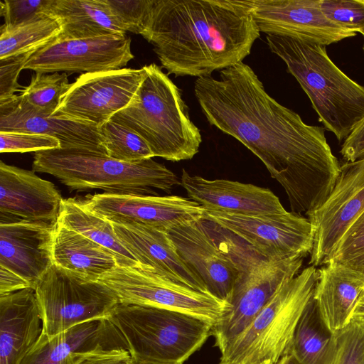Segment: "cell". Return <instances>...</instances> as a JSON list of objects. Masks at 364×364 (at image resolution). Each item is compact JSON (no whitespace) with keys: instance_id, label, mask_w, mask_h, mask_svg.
Listing matches in <instances>:
<instances>
[{"instance_id":"obj_1","label":"cell","mask_w":364,"mask_h":364,"mask_svg":"<svg viewBox=\"0 0 364 364\" xmlns=\"http://www.w3.org/2000/svg\"><path fill=\"white\" fill-rule=\"evenodd\" d=\"M194 92L210 124L258 157L284 188L291 212L309 215L326 201L340 173L323 128L305 124L265 90L243 62L197 78Z\"/></svg>"},{"instance_id":"obj_2","label":"cell","mask_w":364,"mask_h":364,"mask_svg":"<svg viewBox=\"0 0 364 364\" xmlns=\"http://www.w3.org/2000/svg\"><path fill=\"white\" fill-rule=\"evenodd\" d=\"M175 77H205L243 62L260 31L250 0H154L141 35Z\"/></svg>"},{"instance_id":"obj_3","label":"cell","mask_w":364,"mask_h":364,"mask_svg":"<svg viewBox=\"0 0 364 364\" xmlns=\"http://www.w3.org/2000/svg\"><path fill=\"white\" fill-rule=\"evenodd\" d=\"M266 40L306 93L320 121L338 141L346 139L364 119V87L338 68L320 43L290 35H267Z\"/></svg>"},{"instance_id":"obj_4","label":"cell","mask_w":364,"mask_h":364,"mask_svg":"<svg viewBox=\"0 0 364 364\" xmlns=\"http://www.w3.org/2000/svg\"><path fill=\"white\" fill-rule=\"evenodd\" d=\"M144 68L133 99L111 119L138 134L154 156L171 161L191 159L199 151L202 136L189 117L181 90L155 63Z\"/></svg>"},{"instance_id":"obj_5","label":"cell","mask_w":364,"mask_h":364,"mask_svg":"<svg viewBox=\"0 0 364 364\" xmlns=\"http://www.w3.org/2000/svg\"><path fill=\"white\" fill-rule=\"evenodd\" d=\"M32 170L55 176L70 190L100 189L107 193L158 196L170 193L181 180L152 158L125 162L85 149H53L35 152Z\"/></svg>"},{"instance_id":"obj_6","label":"cell","mask_w":364,"mask_h":364,"mask_svg":"<svg viewBox=\"0 0 364 364\" xmlns=\"http://www.w3.org/2000/svg\"><path fill=\"white\" fill-rule=\"evenodd\" d=\"M318 272L310 265L285 282L220 353L219 364H277L288 355L296 325L313 298Z\"/></svg>"},{"instance_id":"obj_7","label":"cell","mask_w":364,"mask_h":364,"mask_svg":"<svg viewBox=\"0 0 364 364\" xmlns=\"http://www.w3.org/2000/svg\"><path fill=\"white\" fill-rule=\"evenodd\" d=\"M110 319L134 358L183 363L212 335L213 324L184 312L119 303Z\"/></svg>"},{"instance_id":"obj_8","label":"cell","mask_w":364,"mask_h":364,"mask_svg":"<svg viewBox=\"0 0 364 364\" xmlns=\"http://www.w3.org/2000/svg\"><path fill=\"white\" fill-rule=\"evenodd\" d=\"M42 334L51 337L77 324L109 318L119 304L105 284L87 279L55 264L35 287Z\"/></svg>"},{"instance_id":"obj_9","label":"cell","mask_w":364,"mask_h":364,"mask_svg":"<svg viewBox=\"0 0 364 364\" xmlns=\"http://www.w3.org/2000/svg\"><path fill=\"white\" fill-rule=\"evenodd\" d=\"M303 258L266 259L253 249L243 255L242 272L228 308L212 328L220 352L244 331L280 287L299 273Z\"/></svg>"},{"instance_id":"obj_10","label":"cell","mask_w":364,"mask_h":364,"mask_svg":"<svg viewBox=\"0 0 364 364\" xmlns=\"http://www.w3.org/2000/svg\"><path fill=\"white\" fill-rule=\"evenodd\" d=\"M117 296L119 303L184 312L213 326L228 304L214 296L166 279L149 269L117 266L98 280Z\"/></svg>"},{"instance_id":"obj_11","label":"cell","mask_w":364,"mask_h":364,"mask_svg":"<svg viewBox=\"0 0 364 364\" xmlns=\"http://www.w3.org/2000/svg\"><path fill=\"white\" fill-rule=\"evenodd\" d=\"M203 219L232 233L266 259L305 257L313 249V225L292 212L236 214L204 209Z\"/></svg>"},{"instance_id":"obj_12","label":"cell","mask_w":364,"mask_h":364,"mask_svg":"<svg viewBox=\"0 0 364 364\" xmlns=\"http://www.w3.org/2000/svg\"><path fill=\"white\" fill-rule=\"evenodd\" d=\"M145 73L143 66L81 74L71 83L53 114L100 127L129 105Z\"/></svg>"},{"instance_id":"obj_13","label":"cell","mask_w":364,"mask_h":364,"mask_svg":"<svg viewBox=\"0 0 364 364\" xmlns=\"http://www.w3.org/2000/svg\"><path fill=\"white\" fill-rule=\"evenodd\" d=\"M364 212V158L340 168L336 184L326 201L308 215L314 229L309 264L328 263L345 232Z\"/></svg>"},{"instance_id":"obj_14","label":"cell","mask_w":364,"mask_h":364,"mask_svg":"<svg viewBox=\"0 0 364 364\" xmlns=\"http://www.w3.org/2000/svg\"><path fill=\"white\" fill-rule=\"evenodd\" d=\"M131 43L126 35L84 39L56 38L36 50L23 69L43 73H89L121 69L134 58Z\"/></svg>"},{"instance_id":"obj_15","label":"cell","mask_w":364,"mask_h":364,"mask_svg":"<svg viewBox=\"0 0 364 364\" xmlns=\"http://www.w3.org/2000/svg\"><path fill=\"white\" fill-rule=\"evenodd\" d=\"M91 212L113 223H136L168 230L203 218L204 209L178 196L98 193L80 200Z\"/></svg>"},{"instance_id":"obj_16","label":"cell","mask_w":364,"mask_h":364,"mask_svg":"<svg viewBox=\"0 0 364 364\" xmlns=\"http://www.w3.org/2000/svg\"><path fill=\"white\" fill-rule=\"evenodd\" d=\"M166 231L181 259L203 281L208 292L228 304L242 272L239 263L218 246L200 220Z\"/></svg>"},{"instance_id":"obj_17","label":"cell","mask_w":364,"mask_h":364,"mask_svg":"<svg viewBox=\"0 0 364 364\" xmlns=\"http://www.w3.org/2000/svg\"><path fill=\"white\" fill-rule=\"evenodd\" d=\"M59 191L35 171L0 162V224L56 225L63 202Z\"/></svg>"},{"instance_id":"obj_18","label":"cell","mask_w":364,"mask_h":364,"mask_svg":"<svg viewBox=\"0 0 364 364\" xmlns=\"http://www.w3.org/2000/svg\"><path fill=\"white\" fill-rule=\"evenodd\" d=\"M252 14L260 33L290 35L327 46L355 33L328 21L320 9V0H250Z\"/></svg>"},{"instance_id":"obj_19","label":"cell","mask_w":364,"mask_h":364,"mask_svg":"<svg viewBox=\"0 0 364 364\" xmlns=\"http://www.w3.org/2000/svg\"><path fill=\"white\" fill-rule=\"evenodd\" d=\"M114 350H129V346L110 318H103L51 337L41 333L21 364H77L89 355Z\"/></svg>"},{"instance_id":"obj_20","label":"cell","mask_w":364,"mask_h":364,"mask_svg":"<svg viewBox=\"0 0 364 364\" xmlns=\"http://www.w3.org/2000/svg\"><path fill=\"white\" fill-rule=\"evenodd\" d=\"M0 132L48 135L57 139L60 148H80L107 154L100 127L88 122L38 112L16 95L0 102Z\"/></svg>"},{"instance_id":"obj_21","label":"cell","mask_w":364,"mask_h":364,"mask_svg":"<svg viewBox=\"0 0 364 364\" xmlns=\"http://www.w3.org/2000/svg\"><path fill=\"white\" fill-rule=\"evenodd\" d=\"M112 224L120 242L142 269H149L166 279L210 294L203 281L181 259L166 230L136 223Z\"/></svg>"},{"instance_id":"obj_22","label":"cell","mask_w":364,"mask_h":364,"mask_svg":"<svg viewBox=\"0 0 364 364\" xmlns=\"http://www.w3.org/2000/svg\"><path fill=\"white\" fill-rule=\"evenodd\" d=\"M55 227L27 222L0 224V266L18 274L35 289L53 264Z\"/></svg>"},{"instance_id":"obj_23","label":"cell","mask_w":364,"mask_h":364,"mask_svg":"<svg viewBox=\"0 0 364 364\" xmlns=\"http://www.w3.org/2000/svg\"><path fill=\"white\" fill-rule=\"evenodd\" d=\"M181 185L203 209L236 214L279 213L286 210L269 189L226 179L209 180L182 170Z\"/></svg>"},{"instance_id":"obj_24","label":"cell","mask_w":364,"mask_h":364,"mask_svg":"<svg viewBox=\"0 0 364 364\" xmlns=\"http://www.w3.org/2000/svg\"><path fill=\"white\" fill-rule=\"evenodd\" d=\"M41 333L34 288L0 295V364H21Z\"/></svg>"},{"instance_id":"obj_25","label":"cell","mask_w":364,"mask_h":364,"mask_svg":"<svg viewBox=\"0 0 364 364\" xmlns=\"http://www.w3.org/2000/svg\"><path fill=\"white\" fill-rule=\"evenodd\" d=\"M318 272L314 298L324 322L336 333L349 323L364 296V274L333 262Z\"/></svg>"},{"instance_id":"obj_26","label":"cell","mask_w":364,"mask_h":364,"mask_svg":"<svg viewBox=\"0 0 364 364\" xmlns=\"http://www.w3.org/2000/svg\"><path fill=\"white\" fill-rule=\"evenodd\" d=\"M43 12L59 21V39L125 36L127 33L102 0H48Z\"/></svg>"},{"instance_id":"obj_27","label":"cell","mask_w":364,"mask_h":364,"mask_svg":"<svg viewBox=\"0 0 364 364\" xmlns=\"http://www.w3.org/2000/svg\"><path fill=\"white\" fill-rule=\"evenodd\" d=\"M53 264L90 280L97 281L118 266L107 248L58 222L53 242Z\"/></svg>"},{"instance_id":"obj_28","label":"cell","mask_w":364,"mask_h":364,"mask_svg":"<svg viewBox=\"0 0 364 364\" xmlns=\"http://www.w3.org/2000/svg\"><path fill=\"white\" fill-rule=\"evenodd\" d=\"M337 338L324 322L313 298L296 325L288 355L299 364H334Z\"/></svg>"},{"instance_id":"obj_29","label":"cell","mask_w":364,"mask_h":364,"mask_svg":"<svg viewBox=\"0 0 364 364\" xmlns=\"http://www.w3.org/2000/svg\"><path fill=\"white\" fill-rule=\"evenodd\" d=\"M58 222L109 250L119 267L142 268L120 242L112 223L89 210L80 200L64 199Z\"/></svg>"},{"instance_id":"obj_30","label":"cell","mask_w":364,"mask_h":364,"mask_svg":"<svg viewBox=\"0 0 364 364\" xmlns=\"http://www.w3.org/2000/svg\"><path fill=\"white\" fill-rule=\"evenodd\" d=\"M60 32L59 21L45 12L16 26L3 24L0 27V60L35 53L55 40Z\"/></svg>"},{"instance_id":"obj_31","label":"cell","mask_w":364,"mask_h":364,"mask_svg":"<svg viewBox=\"0 0 364 364\" xmlns=\"http://www.w3.org/2000/svg\"><path fill=\"white\" fill-rule=\"evenodd\" d=\"M70 86L65 73H35L30 84L24 87L19 96L34 110L52 115Z\"/></svg>"},{"instance_id":"obj_32","label":"cell","mask_w":364,"mask_h":364,"mask_svg":"<svg viewBox=\"0 0 364 364\" xmlns=\"http://www.w3.org/2000/svg\"><path fill=\"white\" fill-rule=\"evenodd\" d=\"M104 146L109 157L134 162L154 157L146 142L134 131L112 119L100 127Z\"/></svg>"},{"instance_id":"obj_33","label":"cell","mask_w":364,"mask_h":364,"mask_svg":"<svg viewBox=\"0 0 364 364\" xmlns=\"http://www.w3.org/2000/svg\"><path fill=\"white\" fill-rule=\"evenodd\" d=\"M330 262L364 274V212L345 232Z\"/></svg>"},{"instance_id":"obj_34","label":"cell","mask_w":364,"mask_h":364,"mask_svg":"<svg viewBox=\"0 0 364 364\" xmlns=\"http://www.w3.org/2000/svg\"><path fill=\"white\" fill-rule=\"evenodd\" d=\"M126 32L142 35L147 26L154 0H102Z\"/></svg>"},{"instance_id":"obj_35","label":"cell","mask_w":364,"mask_h":364,"mask_svg":"<svg viewBox=\"0 0 364 364\" xmlns=\"http://www.w3.org/2000/svg\"><path fill=\"white\" fill-rule=\"evenodd\" d=\"M325 17L338 26L364 35V0H320Z\"/></svg>"},{"instance_id":"obj_36","label":"cell","mask_w":364,"mask_h":364,"mask_svg":"<svg viewBox=\"0 0 364 364\" xmlns=\"http://www.w3.org/2000/svg\"><path fill=\"white\" fill-rule=\"evenodd\" d=\"M336 334L337 353L334 364H364V317L353 316Z\"/></svg>"},{"instance_id":"obj_37","label":"cell","mask_w":364,"mask_h":364,"mask_svg":"<svg viewBox=\"0 0 364 364\" xmlns=\"http://www.w3.org/2000/svg\"><path fill=\"white\" fill-rule=\"evenodd\" d=\"M60 148V141L52 136L17 132H0L1 153H24Z\"/></svg>"},{"instance_id":"obj_38","label":"cell","mask_w":364,"mask_h":364,"mask_svg":"<svg viewBox=\"0 0 364 364\" xmlns=\"http://www.w3.org/2000/svg\"><path fill=\"white\" fill-rule=\"evenodd\" d=\"M34 53L0 60V102L6 101L23 90L18 82L20 72Z\"/></svg>"},{"instance_id":"obj_39","label":"cell","mask_w":364,"mask_h":364,"mask_svg":"<svg viewBox=\"0 0 364 364\" xmlns=\"http://www.w3.org/2000/svg\"><path fill=\"white\" fill-rule=\"evenodd\" d=\"M48 2V0L0 1V15L4 19V25L16 26L43 12Z\"/></svg>"},{"instance_id":"obj_40","label":"cell","mask_w":364,"mask_h":364,"mask_svg":"<svg viewBox=\"0 0 364 364\" xmlns=\"http://www.w3.org/2000/svg\"><path fill=\"white\" fill-rule=\"evenodd\" d=\"M341 153L347 162L364 158V119L345 139Z\"/></svg>"},{"instance_id":"obj_41","label":"cell","mask_w":364,"mask_h":364,"mask_svg":"<svg viewBox=\"0 0 364 364\" xmlns=\"http://www.w3.org/2000/svg\"><path fill=\"white\" fill-rule=\"evenodd\" d=\"M133 357L128 350H114L93 353L77 364H132Z\"/></svg>"},{"instance_id":"obj_42","label":"cell","mask_w":364,"mask_h":364,"mask_svg":"<svg viewBox=\"0 0 364 364\" xmlns=\"http://www.w3.org/2000/svg\"><path fill=\"white\" fill-rule=\"evenodd\" d=\"M26 288L32 287L20 276L0 266V295Z\"/></svg>"},{"instance_id":"obj_43","label":"cell","mask_w":364,"mask_h":364,"mask_svg":"<svg viewBox=\"0 0 364 364\" xmlns=\"http://www.w3.org/2000/svg\"><path fill=\"white\" fill-rule=\"evenodd\" d=\"M277 364H299L294 357L290 354L283 356Z\"/></svg>"},{"instance_id":"obj_44","label":"cell","mask_w":364,"mask_h":364,"mask_svg":"<svg viewBox=\"0 0 364 364\" xmlns=\"http://www.w3.org/2000/svg\"><path fill=\"white\" fill-rule=\"evenodd\" d=\"M353 316L364 317V296L360 299V301L358 302V304L355 309Z\"/></svg>"},{"instance_id":"obj_45","label":"cell","mask_w":364,"mask_h":364,"mask_svg":"<svg viewBox=\"0 0 364 364\" xmlns=\"http://www.w3.org/2000/svg\"><path fill=\"white\" fill-rule=\"evenodd\" d=\"M132 364H183V363L146 361V360H139V359H136V358H133Z\"/></svg>"},{"instance_id":"obj_46","label":"cell","mask_w":364,"mask_h":364,"mask_svg":"<svg viewBox=\"0 0 364 364\" xmlns=\"http://www.w3.org/2000/svg\"><path fill=\"white\" fill-rule=\"evenodd\" d=\"M265 364H272V363H265Z\"/></svg>"},{"instance_id":"obj_47","label":"cell","mask_w":364,"mask_h":364,"mask_svg":"<svg viewBox=\"0 0 364 364\" xmlns=\"http://www.w3.org/2000/svg\"><path fill=\"white\" fill-rule=\"evenodd\" d=\"M363 36H364V35H363ZM363 50H364V45H363Z\"/></svg>"}]
</instances>
